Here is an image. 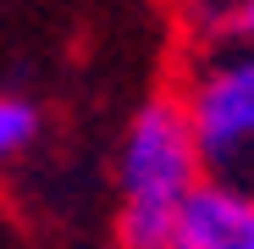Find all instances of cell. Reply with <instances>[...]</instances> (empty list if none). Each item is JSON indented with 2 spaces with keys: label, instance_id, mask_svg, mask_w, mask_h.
<instances>
[{
  "label": "cell",
  "instance_id": "1",
  "mask_svg": "<svg viewBox=\"0 0 254 249\" xmlns=\"http://www.w3.org/2000/svg\"><path fill=\"white\" fill-rule=\"evenodd\" d=\"M204 183L188 116L172 89L149 94L116 139V249H166L183 199Z\"/></svg>",
  "mask_w": 254,
  "mask_h": 249
},
{
  "label": "cell",
  "instance_id": "5",
  "mask_svg": "<svg viewBox=\"0 0 254 249\" xmlns=\"http://www.w3.org/2000/svg\"><path fill=\"white\" fill-rule=\"evenodd\" d=\"M45 133V111L22 89H0V166H11L17 155H28Z\"/></svg>",
  "mask_w": 254,
  "mask_h": 249
},
{
  "label": "cell",
  "instance_id": "3",
  "mask_svg": "<svg viewBox=\"0 0 254 249\" xmlns=\"http://www.w3.org/2000/svg\"><path fill=\"white\" fill-rule=\"evenodd\" d=\"M166 249H254V194L204 177L183 199Z\"/></svg>",
  "mask_w": 254,
  "mask_h": 249
},
{
  "label": "cell",
  "instance_id": "4",
  "mask_svg": "<svg viewBox=\"0 0 254 249\" xmlns=\"http://www.w3.org/2000/svg\"><path fill=\"white\" fill-rule=\"evenodd\" d=\"M177 22L188 50L254 45V0H177Z\"/></svg>",
  "mask_w": 254,
  "mask_h": 249
},
{
  "label": "cell",
  "instance_id": "2",
  "mask_svg": "<svg viewBox=\"0 0 254 249\" xmlns=\"http://www.w3.org/2000/svg\"><path fill=\"white\" fill-rule=\"evenodd\" d=\"M172 94L188 116L199 172L254 194V45L188 50Z\"/></svg>",
  "mask_w": 254,
  "mask_h": 249
}]
</instances>
